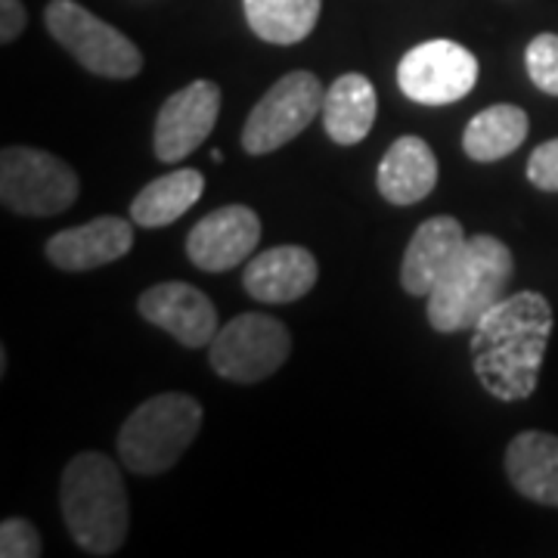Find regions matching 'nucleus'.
Here are the masks:
<instances>
[{
    "label": "nucleus",
    "instance_id": "nucleus-13",
    "mask_svg": "<svg viewBox=\"0 0 558 558\" xmlns=\"http://www.w3.org/2000/svg\"><path fill=\"white\" fill-rule=\"evenodd\" d=\"M131 245H134V220L102 215L57 233L47 242V258L65 274H81L124 258Z\"/></svg>",
    "mask_w": 558,
    "mask_h": 558
},
{
    "label": "nucleus",
    "instance_id": "nucleus-20",
    "mask_svg": "<svg viewBox=\"0 0 558 558\" xmlns=\"http://www.w3.org/2000/svg\"><path fill=\"white\" fill-rule=\"evenodd\" d=\"M527 140V112L512 102H497L465 124L462 149L475 161H499L512 156Z\"/></svg>",
    "mask_w": 558,
    "mask_h": 558
},
{
    "label": "nucleus",
    "instance_id": "nucleus-7",
    "mask_svg": "<svg viewBox=\"0 0 558 558\" xmlns=\"http://www.w3.org/2000/svg\"><path fill=\"white\" fill-rule=\"evenodd\" d=\"M289 351L292 336L286 323L267 314H240L220 326L208 348V360L220 379L255 385L270 379L289 360Z\"/></svg>",
    "mask_w": 558,
    "mask_h": 558
},
{
    "label": "nucleus",
    "instance_id": "nucleus-8",
    "mask_svg": "<svg viewBox=\"0 0 558 558\" xmlns=\"http://www.w3.org/2000/svg\"><path fill=\"white\" fill-rule=\"evenodd\" d=\"M323 84L311 72H289L264 94L242 128V149L248 156H267L295 140L323 112Z\"/></svg>",
    "mask_w": 558,
    "mask_h": 558
},
{
    "label": "nucleus",
    "instance_id": "nucleus-3",
    "mask_svg": "<svg viewBox=\"0 0 558 558\" xmlns=\"http://www.w3.org/2000/svg\"><path fill=\"white\" fill-rule=\"evenodd\" d=\"M515 260L506 242L478 233L462 245L450 270L438 279L428 295V323L438 332L475 329L481 317L509 295Z\"/></svg>",
    "mask_w": 558,
    "mask_h": 558
},
{
    "label": "nucleus",
    "instance_id": "nucleus-21",
    "mask_svg": "<svg viewBox=\"0 0 558 558\" xmlns=\"http://www.w3.org/2000/svg\"><path fill=\"white\" fill-rule=\"evenodd\" d=\"M323 0H242L252 32L267 44H299L319 20Z\"/></svg>",
    "mask_w": 558,
    "mask_h": 558
},
{
    "label": "nucleus",
    "instance_id": "nucleus-18",
    "mask_svg": "<svg viewBox=\"0 0 558 558\" xmlns=\"http://www.w3.org/2000/svg\"><path fill=\"white\" fill-rule=\"evenodd\" d=\"M376 87L366 75H341L323 97V128L339 146H354L373 131L376 121Z\"/></svg>",
    "mask_w": 558,
    "mask_h": 558
},
{
    "label": "nucleus",
    "instance_id": "nucleus-23",
    "mask_svg": "<svg viewBox=\"0 0 558 558\" xmlns=\"http://www.w3.org/2000/svg\"><path fill=\"white\" fill-rule=\"evenodd\" d=\"M0 556L3 558H38L40 537L32 521L7 519L0 524Z\"/></svg>",
    "mask_w": 558,
    "mask_h": 558
},
{
    "label": "nucleus",
    "instance_id": "nucleus-5",
    "mask_svg": "<svg viewBox=\"0 0 558 558\" xmlns=\"http://www.w3.org/2000/svg\"><path fill=\"white\" fill-rule=\"evenodd\" d=\"M0 199L13 215H62L78 199V174L44 149L7 146L0 153Z\"/></svg>",
    "mask_w": 558,
    "mask_h": 558
},
{
    "label": "nucleus",
    "instance_id": "nucleus-1",
    "mask_svg": "<svg viewBox=\"0 0 558 558\" xmlns=\"http://www.w3.org/2000/svg\"><path fill=\"white\" fill-rule=\"evenodd\" d=\"M553 336V307L539 292H515L494 304L472 329V363L490 398L524 400L537 391Z\"/></svg>",
    "mask_w": 558,
    "mask_h": 558
},
{
    "label": "nucleus",
    "instance_id": "nucleus-17",
    "mask_svg": "<svg viewBox=\"0 0 558 558\" xmlns=\"http://www.w3.org/2000/svg\"><path fill=\"white\" fill-rule=\"evenodd\" d=\"M506 475L521 497L558 509V438L521 432L506 447Z\"/></svg>",
    "mask_w": 558,
    "mask_h": 558
},
{
    "label": "nucleus",
    "instance_id": "nucleus-11",
    "mask_svg": "<svg viewBox=\"0 0 558 558\" xmlns=\"http://www.w3.org/2000/svg\"><path fill=\"white\" fill-rule=\"evenodd\" d=\"M260 242V218L248 205H223L190 230L186 236V255L190 260L208 270L223 274L240 267L242 260L252 258Z\"/></svg>",
    "mask_w": 558,
    "mask_h": 558
},
{
    "label": "nucleus",
    "instance_id": "nucleus-16",
    "mask_svg": "<svg viewBox=\"0 0 558 558\" xmlns=\"http://www.w3.org/2000/svg\"><path fill=\"white\" fill-rule=\"evenodd\" d=\"M379 193L391 205H416L438 186V159L422 137H400L379 165Z\"/></svg>",
    "mask_w": 558,
    "mask_h": 558
},
{
    "label": "nucleus",
    "instance_id": "nucleus-6",
    "mask_svg": "<svg viewBox=\"0 0 558 558\" xmlns=\"http://www.w3.org/2000/svg\"><path fill=\"white\" fill-rule=\"evenodd\" d=\"M44 22L53 40L62 44V50H69L94 75L124 81L143 69L137 44L75 0H50Z\"/></svg>",
    "mask_w": 558,
    "mask_h": 558
},
{
    "label": "nucleus",
    "instance_id": "nucleus-4",
    "mask_svg": "<svg viewBox=\"0 0 558 558\" xmlns=\"http://www.w3.org/2000/svg\"><path fill=\"white\" fill-rule=\"evenodd\" d=\"M202 428L199 400L159 395L140 403L119 432V457L134 475H161L178 462Z\"/></svg>",
    "mask_w": 558,
    "mask_h": 558
},
{
    "label": "nucleus",
    "instance_id": "nucleus-2",
    "mask_svg": "<svg viewBox=\"0 0 558 558\" xmlns=\"http://www.w3.org/2000/svg\"><path fill=\"white\" fill-rule=\"evenodd\" d=\"M62 521L87 556H112L124 546L131 506L119 465L102 453H78L60 484Z\"/></svg>",
    "mask_w": 558,
    "mask_h": 558
},
{
    "label": "nucleus",
    "instance_id": "nucleus-14",
    "mask_svg": "<svg viewBox=\"0 0 558 558\" xmlns=\"http://www.w3.org/2000/svg\"><path fill=\"white\" fill-rule=\"evenodd\" d=\"M465 230L457 218L450 215H438V218L425 220L413 233V240L403 252V264H400V286L418 295L428 299L432 289L438 286V279L450 270V264L457 260V255L465 245Z\"/></svg>",
    "mask_w": 558,
    "mask_h": 558
},
{
    "label": "nucleus",
    "instance_id": "nucleus-9",
    "mask_svg": "<svg viewBox=\"0 0 558 558\" xmlns=\"http://www.w3.org/2000/svg\"><path fill=\"white\" fill-rule=\"evenodd\" d=\"M398 84L413 102L447 106L478 84V60L457 40H425L403 53Z\"/></svg>",
    "mask_w": 558,
    "mask_h": 558
},
{
    "label": "nucleus",
    "instance_id": "nucleus-12",
    "mask_svg": "<svg viewBox=\"0 0 558 558\" xmlns=\"http://www.w3.org/2000/svg\"><path fill=\"white\" fill-rule=\"evenodd\" d=\"M140 314L183 348H208L218 336V307L190 282H159L140 295Z\"/></svg>",
    "mask_w": 558,
    "mask_h": 558
},
{
    "label": "nucleus",
    "instance_id": "nucleus-22",
    "mask_svg": "<svg viewBox=\"0 0 558 558\" xmlns=\"http://www.w3.org/2000/svg\"><path fill=\"white\" fill-rule=\"evenodd\" d=\"M527 75L543 94L558 97V35H537L524 50Z\"/></svg>",
    "mask_w": 558,
    "mask_h": 558
},
{
    "label": "nucleus",
    "instance_id": "nucleus-24",
    "mask_svg": "<svg viewBox=\"0 0 558 558\" xmlns=\"http://www.w3.org/2000/svg\"><path fill=\"white\" fill-rule=\"evenodd\" d=\"M527 180L543 193H558V137L539 143L527 159Z\"/></svg>",
    "mask_w": 558,
    "mask_h": 558
},
{
    "label": "nucleus",
    "instance_id": "nucleus-15",
    "mask_svg": "<svg viewBox=\"0 0 558 558\" xmlns=\"http://www.w3.org/2000/svg\"><path fill=\"white\" fill-rule=\"evenodd\" d=\"M317 258L301 245H277L248 260L242 286L264 304H292L317 286Z\"/></svg>",
    "mask_w": 558,
    "mask_h": 558
},
{
    "label": "nucleus",
    "instance_id": "nucleus-25",
    "mask_svg": "<svg viewBox=\"0 0 558 558\" xmlns=\"http://www.w3.org/2000/svg\"><path fill=\"white\" fill-rule=\"evenodd\" d=\"M25 22H28V16H25L22 0H0V40L3 44H13L20 38Z\"/></svg>",
    "mask_w": 558,
    "mask_h": 558
},
{
    "label": "nucleus",
    "instance_id": "nucleus-19",
    "mask_svg": "<svg viewBox=\"0 0 558 558\" xmlns=\"http://www.w3.org/2000/svg\"><path fill=\"white\" fill-rule=\"evenodd\" d=\"M202 190H205V178L196 168L171 171L140 190L137 199L131 202V220L149 230L168 227L199 202Z\"/></svg>",
    "mask_w": 558,
    "mask_h": 558
},
{
    "label": "nucleus",
    "instance_id": "nucleus-10",
    "mask_svg": "<svg viewBox=\"0 0 558 558\" xmlns=\"http://www.w3.org/2000/svg\"><path fill=\"white\" fill-rule=\"evenodd\" d=\"M220 112V87L211 81H193L171 94L156 119V156L178 165L211 137Z\"/></svg>",
    "mask_w": 558,
    "mask_h": 558
}]
</instances>
